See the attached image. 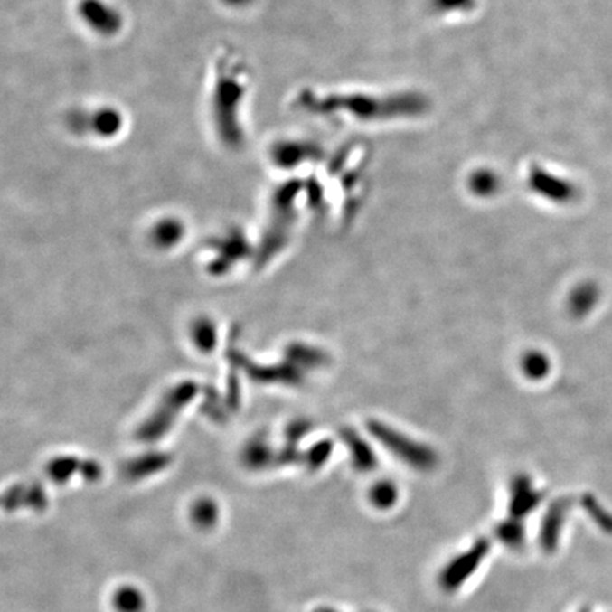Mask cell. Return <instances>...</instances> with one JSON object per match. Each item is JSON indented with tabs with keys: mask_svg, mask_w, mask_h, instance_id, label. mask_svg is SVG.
Masks as SVG:
<instances>
[{
	"mask_svg": "<svg viewBox=\"0 0 612 612\" xmlns=\"http://www.w3.org/2000/svg\"><path fill=\"white\" fill-rule=\"evenodd\" d=\"M598 288L594 284H583L577 287L570 298V309L576 316H584L593 311L598 302Z\"/></svg>",
	"mask_w": 612,
	"mask_h": 612,
	"instance_id": "obj_1",
	"label": "cell"
},
{
	"mask_svg": "<svg viewBox=\"0 0 612 612\" xmlns=\"http://www.w3.org/2000/svg\"><path fill=\"white\" fill-rule=\"evenodd\" d=\"M117 606L124 612H138L142 607V598L138 593L127 588L117 596Z\"/></svg>",
	"mask_w": 612,
	"mask_h": 612,
	"instance_id": "obj_2",
	"label": "cell"
},
{
	"mask_svg": "<svg viewBox=\"0 0 612 612\" xmlns=\"http://www.w3.org/2000/svg\"><path fill=\"white\" fill-rule=\"evenodd\" d=\"M394 494H396V491H394L393 486H389V485H379V486H376V489H374L372 499H373V502L377 506H383L384 508V506H390V504H393Z\"/></svg>",
	"mask_w": 612,
	"mask_h": 612,
	"instance_id": "obj_3",
	"label": "cell"
},
{
	"mask_svg": "<svg viewBox=\"0 0 612 612\" xmlns=\"http://www.w3.org/2000/svg\"><path fill=\"white\" fill-rule=\"evenodd\" d=\"M207 504H209L204 502L200 508H197L196 518L197 521L202 522V523L212 521V518L214 516L213 508H207Z\"/></svg>",
	"mask_w": 612,
	"mask_h": 612,
	"instance_id": "obj_4",
	"label": "cell"
}]
</instances>
